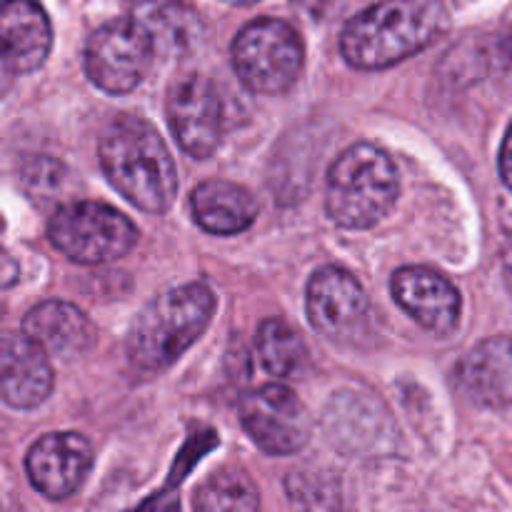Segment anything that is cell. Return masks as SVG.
Wrapping results in <instances>:
<instances>
[{
	"instance_id": "cell-8",
	"label": "cell",
	"mask_w": 512,
	"mask_h": 512,
	"mask_svg": "<svg viewBox=\"0 0 512 512\" xmlns=\"http://www.w3.org/2000/svg\"><path fill=\"white\" fill-rule=\"evenodd\" d=\"M155 48L130 18L100 25L85 43L88 78L108 95H128L148 75Z\"/></svg>"
},
{
	"instance_id": "cell-13",
	"label": "cell",
	"mask_w": 512,
	"mask_h": 512,
	"mask_svg": "<svg viewBox=\"0 0 512 512\" xmlns=\"http://www.w3.org/2000/svg\"><path fill=\"white\" fill-rule=\"evenodd\" d=\"M53 368L48 350L28 333H10L0 353V393L10 408H38L53 393Z\"/></svg>"
},
{
	"instance_id": "cell-12",
	"label": "cell",
	"mask_w": 512,
	"mask_h": 512,
	"mask_svg": "<svg viewBox=\"0 0 512 512\" xmlns=\"http://www.w3.org/2000/svg\"><path fill=\"white\" fill-rule=\"evenodd\" d=\"M390 290L395 303L430 333L450 335L458 328L463 300L445 275L410 265L393 275Z\"/></svg>"
},
{
	"instance_id": "cell-16",
	"label": "cell",
	"mask_w": 512,
	"mask_h": 512,
	"mask_svg": "<svg viewBox=\"0 0 512 512\" xmlns=\"http://www.w3.org/2000/svg\"><path fill=\"white\" fill-rule=\"evenodd\" d=\"M128 18L160 55L190 53L205 33L200 15L183 0H130Z\"/></svg>"
},
{
	"instance_id": "cell-25",
	"label": "cell",
	"mask_w": 512,
	"mask_h": 512,
	"mask_svg": "<svg viewBox=\"0 0 512 512\" xmlns=\"http://www.w3.org/2000/svg\"><path fill=\"white\" fill-rule=\"evenodd\" d=\"M230 5H250V3H258V0H225Z\"/></svg>"
},
{
	"instance_id": "cell-7",
	"label": "cell",
	"mask_w": 512,
	"mask_h": 512,
	"mask_svg": "<svg viewBox=\"0 0 512 512\" xmlns=\"http://www.w3.org/2000/svg\"><path fill=\"white\" fill-rule=\"evenodd\" d=\"M308 320L318 333L338 345H360L370 335L373 308L353 273L325 265L310 278L305 295Z\"/></svg>"
},
{
	"instance_id": "cell-17",
	"label": "cell",
	"mask_w": 512,
	"mask_h": 512,
	"mask_svg": "<svg viewBox=\"0 0 512 512\" xmlns=\"http://www.w3.org/2000/svg\"><path fill=\"white\" fill-rule=\"evenodd\" d=\"M23 333L38 340L58 358H78L95 345V328L88 315L65 300H45L23 320Z\"/></svg>"
},
{
	"instance_id": "cell-5",
	"label": "cell",
	"mask_w": 512,
	"mask_h": 512,
	"mask_svg": "<svg viewBox=\"0 0 512 512\" xmlns=\"http://www.w3.org/2000/svg\"><path fill=\"white\" fill-rule=\"evenodd\" d=\"M303 60V40L285 20L258 18L233 40V68L253 93L278 95L293 88Z\"/></svg>"
},
{
	"instance_id": "cell-24",
	"label": "cell",
	"mask_w": 512,
	"mask_h": 512,
	"mask_svg": "<svg viewBox=\"0 0 512 512\" xmlns=\"http://www.w3.org/2000/svg\"><path fill=\"white\" fill-rule=\"evenodd\" d=\"M503 273H505V283H508V288L512 290V243L503 250Z\"/></svg>"
},
{
	"instance_id": "cell-6",
	"label": "cell",
	"mask_w": 512,
	"mask_h": 512,
	"mask_svg": "<svg viewBox=\"0 0 512 512\" xmlns=\"http://www.w3.org/2000/svg\"><path fill=\"white\" fill-rule=\"evenodd\" d=\"M48 238L75 263L103 265L128 255L138 243V230L113 205L75 200L55 210Z\"/></svg>"
},
{
	"instance_id": "cell-20",
	"label": "cell",
	"mask_w": 512,
	"mask_h": 512,
	"mask_svg": "<svg viewBox=\"0 0 512 512\" xmlns=\"http://www.w3.org/2000/svg\"><path fill=\"white\" fill-rule=\"evenodd\" d=\"M260 505L258 493L243 470H223L213 475L195 495V508L218 510H255Z\"/></svg>"
},
{
	"instance_id": "cell-22",
	"label": "cell",
	"mask_w": 512,
	"mask_h": 512,
	"mask_svg": "<svg viewBox=\"0 0 512 512\" xmlns=\"http://www.w3.org/2000/svg\"><path fill=\"white\" fill-rule=\"evenodd\" d=\"M298 5L313 20H323V18H330L335 10L343 8L345 0H298Z\"/></svg>"
},
{
	"instance_id": "cell-10",
	"label": "cell",
	"mask_w": 512,
	"mask_h": 512,
	"mask_svg": "<svg viewBox=\"0 0 512 512\" xmlns=\"http://www.w3.org/2000/svg\"><path fill=\"white\" fill-rule=\"evenodd\" d=\"M168 123L190 158H210L223 140V100L210 78L188 73L168 90Z\"/></svg>"
},
{
	"instance_id": "cell-9",
	"label": "cell",
	"mask_w": 512,
	"mask_h": 512,
	"mask_svg": "<svg viewBox=\"0 0 512 512\" xmlns=\"http://www.w3.org/2000/svg\"><path fill=\"white\" fill-rule=\"evenodd\" d=\"M240 423L250 440L268 455L300 453L313 435V418L305 403L280 383H268L245 395Z\"/></svg>"
},
{
	"instance_id": "cell-23",
	"label": "cell",
	"mask_w": 512,
	"mask_h": 512,
	"mask_svg": "<svg viewBox=\"0 0 512 512\" xmlns=\"http://www.w3.org/2000/svg\"><path fill=\"white\" fill-rule=\"evenodd\" d=\"M500 178L512 190V123L503 138V148H500Z\"/></svg>"
},
{
	"instance_id": "cell-18",
	"label": "cell",
	"mask_w": 512,
	"mask_h": 512,
	"mask_svg": "<svg viewBox=\"0 0 512 512\" xmlns=\"http://www.w3.org/2000/svg\"><path fill=\"white\" fill-rule=\"evenodd\" d=\"M193 218L205 233L235 235L243 233L258 218V203L248 188L230 180H205L190 198Z\"/></svg>"
},
{
	"instance_id": "cell-1",
	"label": "cell",
	"mask_w": 512,
	"mask_h": 512,
	"mask_svg": "<svg viewBox=\"0 0 512 512\" xmlns=\"http://www.w3.org/2000/svg\"><path fill=\"white\" fill-rule=\"evenodd\" d=\"M448 25L440 0H383L345 23L340 53L353 68L383 70L433 45Z\"/></svg>"
},
{
	"instance_id": "cell-4",
	"label": "cell",
	"mask_w": 512,
	"mask_h": 512,
	"mask_svg": "<svg viewBox=\"0 0 512 512\" xmlns=\"http://www.w3.org/2000/svg\"><path fill=\"white\" fill-rule=\"evenodd\" d=\"M400 193L398 170L378 145H350L328 173L325 208L333 223L348 230L373 228L393 210Z\"/></svg>"
},
{
	"instance_id": "cell-21",
	"label": "cell",
	"mask_w": 512,
	"mask_h": 512,
	"mask_svg": "<svg viewBox=\"0 0 512 512\" xmlns=\"http://www.w3.org/2000/svg\"><path fill=\"white\" fill-rule=\"evenodd\" d=\"M495 65H498L500 73L512 83V28L505 30L498 40H495Z\"/></svg>"
},
{
	"instance_id": "cell-11",
	"label": "cell",
	"mask_w": 512,
	"mask_h": 512,
	"mask_svg": "<svg viewBox=\"0 0 512 512\" xmlns=\"http://www.w3.org/2000/svg\"><path fill=\"white\" fill-rule=\"evenodd\" d=\"M93 465V448L78 433H50L30 448L25 470L38 493L65 500L83 485Z\"/></svg>"
},
{
	"instance_id": "cell-14",
	"label": "cell",
	"mask_w": 512,
	"mask_h": 512,
	"mask_svg": "<svg viewBox=\"0 0 512 512\" xmlns=\"http://www.w3.org/2000/svg\"><path fill=\"white\" fill-rule=\"evenodd\" d=\"M0 38H3V73H35L48 60L53 45V28L43 5L35 0H3Z\"/></svg>"
},
{
	"instance_id": "cell-2",
	"label": "cell",
	"mask_w": 512,
	"mask_h": 512,
	"mask_svg": "<svg viewBox=\"0 0 512 512\" xmlns=\"http://www.w3.org/2000/svg\"><path fill=\"white\" fill-rule=\"evenodd\" d=\"M98 160L115 190L150 215L165 213L178 193V170L158 130L138 115H120L105 128Z\"/></svg>"
},
{
	"instance_id": "cell-15",
	"label": "cell",
	"mask_w": 512,
	"mask_h": 512,
	"mask_svg": "<svg viewBox=\"0 0 512 512\" xmlns=\"http://www.w3.org/2000/svg\"><path fill=\"white\" fill-rule=\"evenodd\" d=\"M458 383L475 403L505 408L512 403V340H483L458 363Z\"/></svg>"
},
{
	"instance_id": "cell-3",
	"label": "cell",
	"mask_w": 512,
	"mask_h": 512,
	"mask_svg": "<svg viewBox=\"0 0 512 512\" xmlns=\"http://www.w3.org/2000/svg\"><path fill=\"white\" fill-rule=\"evenodd\" d=\"M215 295L208 285L190 283L160 293L135 318L128 333V360L138 373L155 375L175 363L208 328Z\"/></svg>"
},
{
	"instance_id": "cell-19",
	"label": "cell",
	"mask_w": 512,
	"mask_h": 512,
	"mask_svg": "<svg viewBox=\"0 0 512 512\" xmlns=\"http://www.w3.org/2000/svg\"><path fill=\"white\" fill-rule=\"evenodd\" d=\"M258 358L273 378H298L308 370V345L283 318H268L258 328Z\"/></svg>"
}]
</instances>
